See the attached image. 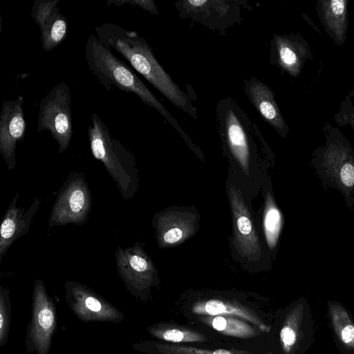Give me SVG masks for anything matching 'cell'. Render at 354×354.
<instances>
[{"mask_svg": "<svg viewBox=\"0 0 354 354\" xmlns=\"http://www.w3.org/2000/svg\"><path fill=\"white\" fill-rule=\"evenodd\" d=\"M304 305L302 303L295 308L288 322L281 330L280 338L286 353L304 339Z\"/></svg>", "mask_w": 354, "mask_h": 354, "instance_id": "21", "label": "cell"}, {"mask_svg": "<svg viewBox=\"0 0 354 354\" xmlns=\"http://www.w3.org/2000/svg\"><path fill=\"white\" fill-rule=\"evenodd\" d=\"M243 88L249 101L261 118L279 136L286 138L290 129L271 88L254 76H251L243 79Z\"/></svg>", "mask_w": 354, "mask_h": 354, "instance_id": "16", "label": "cell"}, {"mask_svg": "<svg viewBox=\"0 0 354 354\" xmlns=\"http://www.w3.org/2000/svg\"><path fill=\"white\" fill-rule=\"evenodd\" d=\"M127 3L139 6L142 9L153 15L159 14L158 8L155 2L152 0H108L106 2V5L108 6L112 4L116 6H120Z\"/></svg>", "mask_w": 354, "mask_h": 354, "instance_id": "29", "label": "cell"}, {"mask_svg": "<svg viewBox=\"0 0 354 354\" xmlns=\"http://www.w3.org/2000/svg\"><path fill=\"white\" fill-rule=\"evenodd\" d=\"M313 55L308 43L299 34H274L270 40V62L292 77L300 74Z\"/></svg>", "mask_w": 354, "mask_h": 354, "instance_id": "13", "label": "cell"}, {"mask_svg": "<svg viewBox=\"0 0 354 354\" xmlns=\"http://www.w3.org/2000/svg\"><path fill=\"white\" fill-rule=\"evenodd\" d=\"M114 254L118 273L127 291L145 299L156 283L157 272L142 244L137 241L132 246L118 247Z\"/></svg>", "mask_w": 354, "mask_h": 354, "instance_id": "10", "label": "cell"}, {"mask_svg": "<svg viewBox=\"0 0 354 354\" xmlns=\"http://www.w3.org/2000/svg\"><path fill=\"white\" fill-rule=\"evenodd\" d=\"M282 227V215L272 198L268 195L263 217V228L268 245L274 250Z\"/></svg>", "mask_w": 354, "mask_h": 354, "instance_id": "22", "label": "cell"}, {"mask_svg": "<svg viewBox=\"0 0 354 354\" xmlns=\"http://www.w3.org/2000/svg\"><path fill=\"white\" fill-rule=\"evenodd\" d=\"M65 299L74 315L84 322L120 323L124 313L89 287L80 282L64 283Z\"/></svg>", "mask_w": 354, "mask_h": 354, "instance_id": "11", "label": "cell"}, {"mask_svg": "<svg viewBox=\"0 0 354 354\" xmlns=\"http://www.w3.org/2000/svg\"><path fill=\"white\" fill-rule=\"evenodd\" d=\"M11 299L10 290L0 286V347L8 342L11 324Z\"/></svg>", "mask_w": 354, "mask_h": 354, "instance_id": "27", "label": "cell"}, {"mask_svg": "<svg viewBox=\"0 0 354 354\" xmlns=\"http://www.w3.org/2000/svg\"><path fill=\"white\" fill-rule=\"evenodd\" d=\"M216 115L225 154L244 171H248L261 154L270 155L258 126L231 97L218 102Z\"/></svg>", "mask_w": 354, "mask_h": 354, "instance_id": "3", "label": "cell"}, {"mask_svg": "<svg viewBox=\"0 0 354 354\" xmlns=\"http://www.w3.org/2000/svg\"><path fill=\"white\" fill-rule=\"evenodd\" d=\"M174 5L180 18L201 24L220 35L240 24L243 10L251 9L245 0H180Z\"/></svg>", "mask_w": 354, "mask_h": 354, "instance_id": "6", "label": "cell"}, {"mask_svg": "<svg viewBox=\"0 0 354 354\" xmlns=\"http://www.w3.org/2000/svg\"><path fill=\"white\" fill-rule=\"evenodd\" d=\"M229 193L234 216L236 248L249 261H258L261 254V247L247 205L236 187L230 186Z\"/></svg>", "mask_w": 354, "mask_h": 354, "instance_id": "15", "label": "cell"}, {"mask_svg": "<svg viewBox=\"0 0 354 354\" xmlns=\"http://www.w3.org/2000/svg\"><path fill=\"white\" fill-rule=\"evenodd\" d=\"M132 348L137 351L159 354H234L232 352L219 349L216 351L201 350L196 348L171 346L155 342H140L132 344Z\"/></svg>", "mask_w": 354, "mask_h": 354, "instance_id": "23", "label": "cell"}, {"mask_svg": "<svg viewBox=\"0 0 354 354\" xmlns=\"http://www.w3.org/2000/svg\"><path fill=\"white\" fill-rule=\"evenodd\" d=\"M211 324L216 330L237 337H249L256 334L245 322L232 318L216 316L212 319Z\"/></svg>", "mask_w": 354, "mask_h": 354, "instance_id": "25", "label": "cell"}, {"mask_svg": "<svg viewBox=\"0 0 354 354\" xmlns=\"http://www.w3.org/2000/svg\"><path fill=\"white\" fill-rule=\"evenodd\" d=\"M24 97L5 100L0 113V153L8 170L17 165L16 148L24 138L27 124L23 109Z\"/></svg>", "mask_w": 354, "mask_h": 354, "instance_id": "12", "label": "cell"}, {"mask_svg": "<svg viewBox=\"0 0 354 354\" xmlns=\"http://www.w3.org/2000/svg\"><path fill=\"white\" fill-rule=\"evenodd\" d=\"M193 310L196 313L207 314L210 315H237L251 322H252L256 324H261V322L257 317L252 315L249 311L236 306L227 304L217 299H211L204 304H198L194 308Z\"/></svg>", "mask_w": 354, "mask_h": 354, "instance_id": "24", "label": "cell"}, {"mask_svg": "<svg viewBox=\"0 0 354 354\" xmlns=\"http://www.w3.org/2000/svg\"><path fill=\"white\" fill-rule=\"evenodd\" d=\"M149 333L156 338L174 343L203 342L205 337L198 333L178 329H165L162 326H151Z\"/></svg>", "mask_w": 354, "mask_h": 354, "instance_id": "26", "label": "cell"}, {"mask_svg": "<svg viewBox=\"0 0 354 354\" xmlns=\"http://www.w3.org/2000/svg\"><path fill=\"white\" fill-rule=\"evenodd\" d=\"M19 193L14 196L8 206L0 226V263L11 245L27 234L34 216L39 209L41 200L35 197L25 212V207H17Z\"/></svg>", "mask_w": 354, "mask_h": 354, "instance_id": "17", "label": "cell"}, {"mask_svg": "<svg viewBox=\"0 0 354 354\" xmlns=\"http://www.w3.org/2000/svg\"><path fill=\"white\" fill-rule=\"evenodd\" d=\"M332 326L338 341L346 349L354 350V322L340 304L328 301Z\"/></svg>", "mask_w": 354, "mask_h": 354, "instance_id": "20", "label": "cell"}, {"mask_svg": "<svg viewBox=\"0 0 354 354\" xmlns=\"http://www.w3.org/2000/svg\"><path fill=\"white\" fill-rule=\"evenodd\" d=\"M92 196L84 174L72 171L59 189L48 220L50 227L84 225L89 217Z\"/></svg>", "mask_w": 354, "mask_h": 354, "instance_id": "8", "label": "cell"}, {"mask_svg": "<svg viewBox=\"0 0 354 354\" xmlns=\"http://www.w3.org/2000/svg\"><path fill=\"white\" fill-rule=\"evenodd\" d=\"M59 0H36L31 16L41 30V47L49 52L59 46L68 35V20L59 12Z\"/></svg>", "mask_w": 354, "mask_h": 354, "instance_id": "14", "label": "cell"}, {"mask_svg": "<svg viewBox=\"0 0 354 354\" xmlns=\"http://www.w3.org/2000/svg\"><path fill=\"white\" fill-rule=\"evenodd\" d=\"M87 133L93 157L103 163L122 197L132 198L139 187L138 170L133 154L120 141L112 138L108 127L96 113L91 116Z\"/></svg>", "mask_w": 354, "mask_h": 354, "instance_id": "5", "label": "cell"}, {"mask_svg": "<svg viewBox=\"0 0 354 354\" xmlns=\"http://www.w3.org/2000/svg\"><path fill=\"white\" fill-rule=\"evenodd\" d=\"M71 96L68 85L59 82L40 102L37 131L48 130L58 144V152L66 151L73 133Z\"/></svg>", "mask_w": 354, "mask_h": 354, "instance_id": "7", "label": "cell"}, {"mask_svg": "<svg viewBox=\"0 0 354 354\" xmlns=\"http://www.w3.org/2000/svg\"><path fill=\"white\" fill-rule=\"evenodd\" d=\"M153 224L160 245L180 242L189 235L192 230L191 218L178 215L171 218L170 212L157 214Z\"/></svg>", "mask_w": 354, "mask_h": 354, "instance_id": "19", "label": "cell"}, {"mask_svg": "<svg viewBox=\"0 0 354 354\" xmlns=\"http://www.w3.org/2000/svg\"><path fill=\"white\" fill-rule=\"evenodd\" d=\"M85 57L90 71L110 91L113 86L119 90L132 93L146 105L158 111L179 133L189 148L198 153L199 149L165 106L146 86L134 71L112 52L106 48L97 37L90 34L85 45Z\"/></svg>", "mask_w": 354, "mask_h": 354, "instance_id": "2", "label": "cell"}, {"mask_svg": "<svg viewBox=\"0 0 354 354\" xmlns=\"http://www.w3.org/2000/svg\"><path fill=\"white\" fill-rule=\"evenodd\" d=\"M326 143L313 153L311 165L324 187L337 189L347 206L354 207V149L342 132L326 123Z\"/></svg>", "mask_w": 354, "mask_h": 354, "instance_id": "4", "label": "cell"}, {"mask_svg": "<svg viewBox=\"0 0 354 354\" xmlns=\"http://www.w3.org/2000/svg\"><path fill=\"white\" fill-rule=\"evenodd\" d=\"M316 10L326 33L337 45L344 44L348 29V1L319 0Z\"/></svg>", "mask_w": 354, "mask_h": 354, "instance_id": "18", "label": "cell"}, {"mask_svg": "<svg viewBox=\"0 0 354 354\" xmlns=\"http://www.w3.org/2000/svg\"><path fill=\"white\" fill-rule=\"evenodd\" d=\"M94 30L106 48L117 51L171 103L197 120V109L191 98L160 64L145 38L111 22L95 26Z\"/></svg>", "mask_w": 354, "mask_h": 354, "instance_id": "1", "label": "cell"}, {"mask_svg": "<svg viewBox=\"0 0 354 354\" xmlns=\"http://www.w3.org/2000/svg\"><path fill=\"white\" fill-rule=\"evenodd\" d=\"M57 329V310L44 282L35 279L31 318L26 327L25 346L28 354H49Z\"/></svg>", "mask_w": 354, "mask_h": 354, "instance_id": "9", "label": "cell"}, {"mask_svg": "<svg viewBox=\"0 0 354 354\" xmlns=\"http://www.w3.org/2000/svg\"><path fill=\"white\" fill-rule=\"evenodd\" d=\"M335 120L339 125H348L354 131V87L341 102Z\"/></svg>", "mask_w": 354, "mask_h": 354, "instance_id": "28", "label": "cell"}]
</instances>
